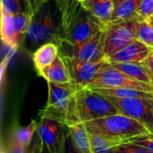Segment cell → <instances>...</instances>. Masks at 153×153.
<instances>
[{"label":"cell","instance_id":"6da1fadb","mask_svg":"<svg viewBox=\"0 0 153 153\" xmlns=\"http://www.w3.org/2000/svg\"><path fill=\"white\" fill-rule=\"evenodd\" d=\"M48 98L45 108L39 112L40 117L57 120L67 126L80 123L75 105V91L71 82L56 83L48 82Z\"/></svg>","mask_w":153,"mask_h":153},{"label":"cell","instance_id":"7a4b0ae2","mask_svg":"<svg viewBox=\"0 0 153 153\" xmlns=\"http://www.w3.org/2000/svg\"><path fill=\"white\" fill-rule=\"evenodd\" d=\"M89 133L128 143L134 137L151 134L148 128L139 121L122 113L107 116L83 123Z\"/></svg>","mask_w":153,"mask_h":153},{"label":"cell","instance_id":"3957f363","mask_svg":"<svg viewBox=\"0 0 153 153\" xmlns=\"http://www.w3.org/2000/svg\"><path fill=\"white\" fill-rule=\"evenodd\" d=\"M75 105L77 115L82 123L121 113L106 96L90 88L75 91Z\"/></svg>","mask_w":153,"mask_h":153},{"label":"cell","instance_id":"277c9868","mask_svg":"<svg viewBox=\"0 0 153 153\" xmlns=\"http://www.w3.org/2000/svg\"><path fill=\"white\" fill-rule=\"evenodd\" d=\"M62 30L58 31L49 0L31 16L26 35L30 45L36 47L48 42L56 44L58 39L62 36Z\"/></svg>","mask_w":153,"mask_h":153},{"label":"cell","instance_id":"5b68a950","mask_svg":"<svg viewBox=\"0 0 153 153\" xmlns=\"http://www.w3.org/2000/svg\"><path fill=\"white\" fill-rule=\"evenodd\" d=\"M39 152L63 153L69 136L68 126L57 120L40 117L37 128Z\"/></svg>","mask_w":153,"mask_h":153},{"label":"cell","instance_id":"8992f818","mask_svg":"<svg viewBox=\"0 0 153 153\" xmlns=\"http://www.w3.org/2000/svg\"><path fill=\"white\" fill-rule=\"evenodd\" d=\"M105 25L106 22L94 17L82 5L69 26L63 30L61 39L72 45H81L104 29Z\"/></svg>","mask_w":153,"mask_h":153},{"label":"cell","instance_id":"52a82bcc","mask_svg":"<svg viewBox=\"0 0 153 153\" xmlns=\"http://www.w3.org/2000/svg\"><path fill=\"white\" fill-rule=\"evenodd\" d=\"M104 38V29L98 31L89 40L81 45H72L60 37L56 42L59 48V56L71 57L81 62H98L106 59Z\"/></svg>","mask_w":153,"mask_h":153},{"label":"cell","instance_id":"ba28073f","mask_svg":"<svg viewBox=\"0 0 153 153\" xmlns=\"http://www.w3.org/2000/svg\"><path fill=\"white\" fill-rule=\"evenodd\" d=\"M137 18L122 22H108L104 27V53L106 58L136 39Z\"/></svg>","mask_w":153,"mask_h":153},{"label":"cell","instance_id":"9c48e42d","mask_svg":"<svg viewBox=\"0 0 153 153\" xmlns=\"http://www.w3.org/2000/svg\"><path fill=\"white\" fill-rule=\"evenodd\" d=\"M86 88H133L153 92V85L130 77L126 74L110 65L108 62L100 69L96 77Z\"/></svg>","mask_w":153,"mask_h":153},{"label":"cell","instance_id":"30bf717a","mask_svg":"<svg viewBox=\"0 0 153 153\" xmlns=\"http://www.w3.org/2000/svg\"><path fill=\"white\" fill-rule=\"evenodd\" d=\"M104 96H106L122 114L139 121L153 134V100Z\"/></svg>","mask_w":153,"mask_h":153},{"label":"cell","instance_id":"8fae6325","mask_svg":"<svg viewBox=\"0 0 153 153\" xmlns=\"http://www.w3.org/2000/svg\"><path fill=\"white\" fill-rule=\"evenodd\" d=\"M61 57L68 69L71 83L76 90L86 88L96 77L100 69L108 64L107 58L98 62H81L67 56Z\"/></svg>","mask_w":153,"mask_h":153},{"label":"cell","instance_id":"7c38bea8","mask_svg":"<svg viewBox=\"0 0 153 153\" xmlns=\"http://www.w3.org/2000/svg\"><path fill=\"white\" fill-rule=\"evenodd\" d=\"M153 52V48L147 46L138 39L128 43L108 57L109 62H143Z\"/></svg>","mask_w":153,"mask_h":153},{"label":"cell","instance_id":"4fadbf2b","mask_svg":"<svg viewBox=\"0 0 153 153\" xmlns=\"http://www.w3.org/2000/svg\"><path fill=\"white\" fill-rule=\"evenodd\" d=\"M109 65L135 80L153 85V74L143 62H109Z\"/></svg>","mask_w":153,"mask_h":153},{"label":"cell","instance_id":"5bb4252c","mask_svg":"<svg viewBox=\"0 0 153 153\" xmlns=\"http://www.w3.org/2000/svg\"><path fill=\"white\" fill-rule=\"evenodd\" d=\"M38 73L48 82H56V83L71 82V78L68 69L63 58L59 55L51 65L38 71Z\"/></svg>","mask_w":153,"mask_h":153},{"label":"cell","instance_id":"9a60e30c","mask_svg":"<svg viewBox=\"0 0 153 153\" xmlns=\"http://www.w3.org/2000/svg\"><path fill=\"white\" fill-rule=\"evenodd\" d=\"M59 55L58 46L54 42H48L39 46L33 54V62L37 71L51 65Z\"/></svg>","mask_w":153,"mask_h":153},{"label":"cell","instance_id":"2e32d148","mask_svg":"<svg viewBox=\"0 0 153 153\" xmlns=\"http://www.w3.org/2000/svg\"><path fill=\"white\" fill-rule=\"evenodd\" d=\"M69 136L76 151L81 153H91L89 132L82 122L68 126Z\"/></svg>","mask_w":153,"mask_h":153},{"label":"cell","instance_id":"e0dca14e","mask_svg":"<svg viewBox=\"0 0 153 153\" xmlns=\"http://www.w3.org/2000/svg\"><path fill=\"white\" fill-rule=\"evenodd\" d=\"M1 39L5 46L10 48H16L19 46L17 34L13 24V14L1 8Z\"/></svg>","mask_w":153,"mask_h":153},{"label":"cell","instance_id":"ac0fdd59","mask_svg":"<svg viewBox=\"0 0 153 153\" xmlns=\"http://www.w3.org/2000/svg\"><path fill=\"white\" fill-rule=\"evenodd\" d=\"M82 5L94 17L108 22L112 15L115 4L113 0H85L82 3Z\"/></svg>","mask_w":153,"mask_h":153},{"label":"cell","instance_id":"d6986e66","mask_svg":"<svg viewBox=\"0 0 153 153\" xmlns=\"http://www.w3.org/2000/svg\"><path fill=\"white\" fill-rule=\"evenodd\" d=\"M142 0H123L115 4L109 22H122L137 18V10Z\"/></svg>","mask_w":153,"mask_h":153},{"label":"cell","instance_id":"ffe728a7","mask_svg":"<svg viewBox=\"0 0 153 153\" xmlns=\"http://www.w3.org/2000/svg\"><path fill=\"white\" fill-rule=\"evenodd\" d=\"M56 4L61 15V26L64 30L69 26L82 7V3L76 0H56Z\"/></svg>","mask_w":153,"mask_h":153},{"label":"cell","instance_id":"44dd1931","mask_svg":"<svg viewBox=\"0 0 153 153\" xmlns=\"http://www.w3.org/2000/svg\"><path fill=\"white\" fill-rule=\"evenodd\" d=\"M102 93L103 95L117 97V98H139L153 100V92L141 91L133 88H100L93 89Z\"/></svg>","mask_w":153,"mask_h":153},{"label":"cell","instance_id":"7402d4cb","mask_svg":"<svg viewBox=\"0 0 153 153\" xmlns=\"http://www.w3.org/2000/svg\"><path fill=\"white\" fill-rule=\"evenodd\" d=\"M38 125L39 123L36 120H32L29 126L15 129L12 134L10 143L17 144L28 150V147L32 141L33 134H35V132H37Z\"/></svg>","mask_w":153,"mask_h":153},{"label":"cell","instance_id":"603a6c76","mask_svg":"<svg viewBox=\"0 0 153 153\" xmlns=\"http://www.w3.org/2000/svg\"><path fill=\"white\" fill-rule=\"evenodd\" d=\"M89 135H90L91 153L111 152L112 149L122 143H125L123 142L117 141L98 134L89 133Z\"/></svg>","mask_w":153,"mask_h":153},{"label":"cell","instance_id":"cb8c5ba5","mask_svg":"<svg viewBox=\"0 0 153 153\" xmlns=\"http://www.w3.org/2000/svg\"><path fill=\"white\" fill-rule=\"evenodd\" d=\"M13 24H14L15 31L17 34V39L20 44L25 34H27L28 28L31 20V15L28 12L24 11L13 14Z\"/></svg>","mask_w":153,"mask_h":153},{"label":"cell","instance_id":"d4e9b609","mask_svg":"<svg viewBox=\"0 0 153 153\" xmlns=\"http://www.w3.org/2000/svg\"><path fill=\"white\" fill-rule=\"evenodd\" d=\"M136 39L153 48V27L146 20L139 22L136 30Z\"/></svg>","mask_w":153,"mask_h":153},{"label":"cell","instance_id":"484cf974","mask_svg":"<svg viewBox=\"0 0 153 153\" xmlns=\"http://www.w3.org/2000/svg\"><path fill=\"white\" fill-rule=\"evenodd\" d=\"M1 8L14 14L20 12H28L26 0H1Z\"/></svg>","mask_w":153,"mask_h":153},{"label":"cell","instance_id":"4316f807","mask_svg":"<svg viewBox=\"0 0 153 153\" xmlns=\"http://www.w3.org/2000/svg\"><path fill=\"white\" fill-rule=\"evenodd\" d=\"M111 152H119V153H152L150 150L142 147L138 144H135L134 143H122L114 149H112Z\"/></svg>","mask_w":153,"mask_h":153},{"label":"cell","instance_id":"83f0119b","mask_svg":"<svg viewBox=\"0 0 153 153\" xmlns=\"http://www.w3.org/2000/svg\"><path fill=\"white\" fill-rule=\"evenodd\" d=\"M153 15V0H142L137 10V19L145 21Z\"/></svg>","mask_w":153,"mask_h":153},{"label":"cell","instance_id":"f1b7e54d","mask_svg":"<svg viewBox=\"0 0 153 153\" xmlns=\"http://www.w3.org/2000/svg\"><path fill=\"white\" fill-rule=\"evenodd\" d=\"M130 143H134L135 144H138L142 147H144L151 151V152L153 153V134H143L137 137L133 138L129 141ZM128 142V143H129Z\"/></svg>","mask_w":153,"mask_h":153},{"label":"cell","instance_id":"f546056e","mask_svg":"<svg viewBox=\"0 0 153 153\" xmlns=\"http://www.w3.org/2000/svg\"><path fill=\"white\" fill-rule=\"evenodd\" d=\"M48 1H49V0H26L28 13L32 16Z\"/></svg>","mask_w":153,"mask_h":153},{"label":"cell","instance_id":"4dcf8cb0","mask_svg":"<svg viewBox=\"0 0 153 153\" xmlns=\"http://www.w3.org/2000/svg\"><path fill=\"white\" fill-rule=\"evenodd\" d=\"M143 63L152 71V73L153 74V52H152V54L144 61H143Z\"/></svg>","mask_w":153,"mask_h":153},{"label":"cell","instance_id":"1f68e13d","mask_svg":"<svg viewBox=\"0 0 153 153\" xmlns=\"http://www.w3.org/2000/svg\"><path fill=\"white\" fill-rule=\"evenodd\" d=\"M146 21H147V22H149V23H150V24H151V25L153 27V15H152V16H151L149 19H147Z\"/></svg>","mask_w":153,"mask_h":153},{"label":"cell","instance_id":"d6a6232c","mask_svg":"<svg viewBox=\"0 0 153 153\" xmlns=\"http://www.w3.org/2000/svg\"><path fill=\"white\" fill-rule=\"evenodd\" d=\"M121 1H123V0H113L114 4H117V3H119V2H121Z\"/></svg>","mask_w":153,"mask_h":153},{"label":"cell","instance_id":"836d02e7","mask_svg":"<svg viewBox=\"0 0 153 153\" xmlns=\"http://www.w3.org/2000/svg\"><path fill=\"white\" fill-rule=\"evenodd\" d=\"M76 1H78V2H81V3H82L83 1H85V0H76Z\"/></svg>","mask_w":153,"mask_h":153}]
</instances>
